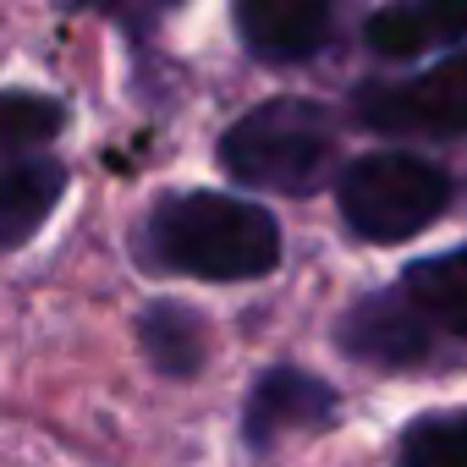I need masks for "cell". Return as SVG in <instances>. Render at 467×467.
Wrapping results in <instances>:
<instances>
[{
	"label": "cell",
	"instance_id": "obj_10",
	"mask_svg": "<svg viewBox=\"0 0 467 467\" xmlns=\"http://www.w3.org/2000/svg\"><path fill=\"white\" fill-rule=\"evenodd\" d=\"M401 292L412 297V308L451 336H467V248L440 254V259H418L401 281Z\"/></svg>",
	"mask_w": 467,
	"mask_h": 467
},
{
	"label": "cell",
	"instance_id": "obj_2",
	"mask_svg": "<svg viewBox=\"0 0 467 467\" xmlns=\"http://www.w3.org/2000/svg\"><path fill=\"white\" fill-rule=\"evenodd\" d=\"M336 149H341V132L330 110L314 99H270L220 138V160L237 182L265 192H292V198L330 182Z\"/></svg>",
	"mask_w": 467,
	"mask_h": 467
},
{
	"label": "cell",
	"instance_id": "obj_5",
	"mask_svg": "<svg viewBox=\"0 0 467 467\" xmlns=\"http://www.w3.org/2000/svg\"><path fill=\"white\" fill-rule=\"evenodd\" d=\"M341 347L374 368H412L434 352V325L407 292H374L341 319Z\"/></svg>",
	"mask_w": 467,
	"mask_h": 467
},
{
	"label": "cell",
	"instance_id": "obj_6",
	"mask_svg": "<svg viewBox=\"0 0 467 467\" xmlns=\"http://www.w3.org/2000/svg\"><path fill=\"white\" fill-rule=\"evenodd\" d=\"M336 0H237L243 45L265 61H303L330 39Z\"/></svg>",
	"mask_w": 467,
	"mask_h": 467
},
{
	"label": "cell",
	"instance_id": "obj_8",
	"mask_svg": "<svg viewBox=\"0 0 467 467\" xmlns=\"http://www.w3.org/2000/svg\"><path fill=\"white\" fill-rule=\"evenodd\" d=\"M467 34V0H390L368 17V45L390 61L456 45Z\"/></svg>",
	"mask_w": 467,
	"mask_h": 467
},
{
	"label": "cell",
	"instance_id": "obj_9",
	"mask_svg": "<svg viewBox=\"0 0 467 467\" xmlns=\"http://www.w3.org/2000/svg\"><path fill=\"white\" fill-rule=\"evenodd\" d=\"M61 192H67V171L45 154H12L0 165V254L23 248L50 220Z\"/></svg>",
	"mask_w": 467,
	"mask_h": 467
},
{
	"label": "cell",
	"instance_id": "obj_7",
	"mask_svg": "<svg viewBox=\"0 0 467 467\" xmlns=\"http://www.w3.org/2000/svg\"><path fill=\"white\" fill-rule=\"evenodd\" d=\"M330 418H336V390L325 379L303 374V368H270V374H259V385L248 396V412H243L254 445H270L286 429H325Z\"/></svg>",
	"mask_w": 467,
	"mask_h": 467
},
{
	"label": "cell",
	"instance_id": "obj_1",
	"mask_svg": "<svg viewBox=\"0 0 467 467\" xmlns=\"http://www.w3.org/2000/svg\"><path fill=\"white\" fill-rule=\"evenodd\" d=\"M149 243L165 270H182L198 281H259L281 265L275 214L231 192L165 198L149 220Z\"/></svg>",
	"mask_w": 467,
	"mask_h": 467
},
{
	"label": "cell",
	"instance_id": "obj_4",
	"mask_svg": "<svg viewBox=\"0 0 467 467\" xmlns=\"http://www.w3.org/2000/svg\"><path fill=\"white\" fill-rule=\"evenodd\" d=\"M352 110L374 132H418V138H456V132H467V50L445 56L434 72H423L412 83L358 88Z\"/></svg>",
	"mask_w": 467,
	"mask_h": 467
},
{
	"label": "cell",
	"instance_id": "obj_3",
	"mask_svg": "<svg viewBox=\"0 0 467 467\" xmlns=\"http://www.w3.org/2000/svg\"><path fill=\"white\" fill-rule=\"evenodd\" d=\"M341 192V214L358 237L368 243H407L418 231H429L445 203H451V176L407 149H379L363 154L341 171L336 182Z\"/></svg>",
	"mask_w": 467,
	"mask_h": 467
},
{
	"label": "cell",
	"instance_id": "obj_11",
	"mask_svg": "<svg viewBox=\"0 0 467 467\" xmlns=\"http://www.w3.org/2000/svg\"><path fill=\"white\" fill-rule=\"evenodd\" d=\"M143 352H149V363L160 368V374H171V379H182V374H192L198 363H203V319L192 314V308H176V303H154L149 314H143Z\"/></svg>",
	"mask_w": 467,
	"mask_h": 467
},
{
	"label": "cell",
	"instance_id": "obj_12",
	"mask_svg": "<svg viewBox=\"0 0 467 467\" xmlns=\"http://www.w3.org/2000/svg\"><path fill=\"white\" fill-rule=\"evenodd\" d=\"M407 467H467V407L462 412H423L401 434Z\"/></svg>",
	"mask_w": 467,
	"mask_h": 467
}]
</instances>
